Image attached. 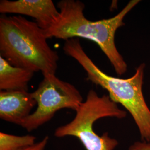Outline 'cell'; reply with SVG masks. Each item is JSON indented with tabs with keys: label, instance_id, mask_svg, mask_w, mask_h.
I'll return each mask as SVG.
<instances>
[{
	"label": "cell",
	"instance_id": "cell-4",
	"mask_svg": "<svg viewBox=\"0 0 150 150\" xmlns=\"http://www.w3.org/2000/svg\"><path fill=\"white\" fill-rule=\"evenodd\" d=\"M127 113L121 110L108 95L99 96L93 90L88 91L86 100L76 111L74 118L54 131L56 137L72 136L77 138L86 150H115L118 146L117 139L111 138L108 132L100 136L93 130V124L105 117L125 118Z\"/></svg>",
	"mask_w": 150,
	"mask_h": 150
},
{
	"label": "cell",
	"instance_id": "cell-6",
	"mask_svg": "<svg viewBox=\"0 0 150 150\" xmlns=\"http://www.w3.org/2000/svg\"><path fill=\"white\" fill-rule=\"evenodd\" d=\"M0 13L30 16L44 30L59 15L52 0H1Z\"/></svg>",
	"mask_w": 150,
	"mask_h": 150
},
{
	"label": "cell",
	"instance_id": "cell-8",
	"mask_svg": "<svg viewBox=\"0 0 150 150\" xmlns=\"http://www.w3.org/2000/svg\"><path fill=\"white\" fill-rule=\"evenodd\" d=\"M34 73L31 70L13 66L0 56L1 91H28V83Z\"/></svg>",
	"mask_w": 150,
	"mask_h": 150
},
{
	"label": "cell",
	"instance_id": "cell-7",
	"mask_svg": "<svg viewBox=\"0 0 150 150\" xmlns=\"http://www.w3.org/2000/svg\"><path fill=\"white\" fill-rule=\"evenodd\" d=\"M37 102L27 91H0V118L20 126Z\"/></svg>",
	"mask_w": 150,
	"mask_h": 150
},
{
	"label": "cell",
	"instance_id": "cell-9",
	"mask_svg": "<svg viewBox=\"0 0 150 150\" xmlns=\"http://www.w3.org/2000/svg\"><path fill=\"white\" fill-rule=\"evenodd\" d=\"M36 137L27 134L17 136L0 132V150H18L31 146L36 142Z\"/></svg>",
	"mask_w": 150,
	"mask_h": 150
},
{
	"label": "cell",
	"instance_id": "cell-10",
	"mask_svg": "<svg viewBox=\"0 0 150 150\" xmlns=\"http://www.w3.org/2000/svg\"><path fill=\"white\" fill-rule=\"evenodd\" d=\"M48 136H46L40 141L35 143L34 145L18 150H45L48 144Z\"/></svg>",
	"mask_w": 150,
	"mask_h": 150
},
{
	"label": "cell",
	"instance_id": "cell-2",
	"mask_svg": "<svg viewBox=\"0 0 150 150\" xmlns=\"http://www.w3.org/2000/svg\"><path fill=\"white\" fill-rule=\"evenodd\" d=\"M45 30L23 16L0 17V54L13 66L55 75L59 57Z\"/></svg>",
	"mask_w": 150,
	"mask_h": 150
},
{
	"label": "cell",
	"instance_id": "cell-3",
	"mask_svg": "<svg viewBox=\"0 0 150 150\" xmlns=\"http://www.w3.org/2000/svg\"><path fill=\"white\" fill-rule=\"evenodd\" d=\"M63 50L83 68L87 80L107 90L112 101L129 111L139 129L141 141L150 142V110L142 93L145 64H140L134 75L124 79L109 76L98 67L85 52L79 38L65 41Z\"/></svg>",
	"mask_w": 150,
	"mask_h": 150
},
{
	"label": "cell",
	"instance_id": "cell-5",
	"mask_svg": "<svg viewBox=\"0 0 150 150\" xmlns=\"http://www.w3.org/2000/svg\"><path fill=\"white\" fill-rule=\"evenodd\" d=\"M43 76L38 88L32 92L38 107L20 125L28 132L48 122L62 109L76 111L83 102L80 91L71 83L60 80L55 75Z\"/></svg>",
	"mask_w": 150,
	"mask_h": 150
},
{
	"label": "cell",
	"instance_id": "cell-1",
	"mask_svg": "<svg viewBox=\"0 0 150 150\" xmlns=\"http://www.w3.org/2000/svg\"><path fill=\"white\" fill-rule=\"evenodd\" d=\"M131 0L117 15L112 18L91 21L84 15L85 4L79 0H62L57 3L59 15L45 30L47 38L67 40L83 38L96 43L119 76L127 70V65L116 48V31L125 25V17L139 2Z\"/></svg>",
	"mask_w": 150,
	"mask_h": 150
},
{
	"label": "cell",
	"instance_id": "cell-11",
	"mask_svg": "<svg viewBox=\"0 0 150 150\" xmlns=\"http://www.w3.org/2000/svg\"><path fill=\"white\" fill-rule=\"evenodd\" d=\"M129 150H150V142L136 141L129 147Z\"/></svg>",
	"mask_w": 150,
	"mask_h": 150
}]
</instances>
